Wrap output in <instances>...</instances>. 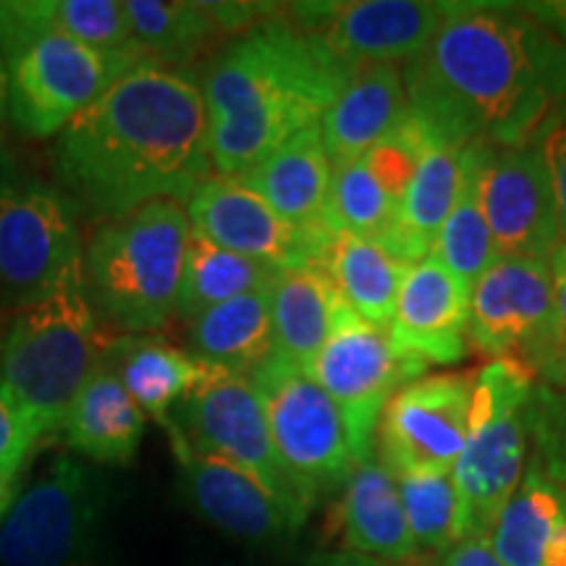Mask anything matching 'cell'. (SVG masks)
I'll return each mask as SVG.
<instances>
[{
	"instance_id": "obj_46",
	"label": "cell",
	"mask_w": 566,
	"mask_h": 566,
	"mask_svg": "<svg viewBox=\"0 0 566 566\" xmlns=\"http://www.w3.org/2000/svg\"><path fill=\"white\" fill-rule=\"evenodd\" d=\"M205 566H229V564H205Z\"/></svg>"
},
{
	"instance_id": "obj_32",
	"label": "cell",
	"mask_w": 566,
	"mask_h": 566,
	"mask_svg": "<svg viewBox=\"0 0 566 566\" xmlns=\"http://www.w3.org/2000/svg\"><path fill=\"white\" fill-rule=\"evenodd\" d=\"M485 142H470L459 158V189L446 218L433 254L457 275L467 292H475L478 281L499 260L491 226L480 202V163Z\"/></svg>"
},
{
	"instance_id": "obj_40",
	"label": "cell",
	"mask_w": 566,
	"mask_h": 566,
	"mask_svg": "<svg viewBox=\"0 0 566 566\" xmlns=\"http://www.w3.org/2000/svg\"><path fill=\"white\" fill-rule=\"evenodd\" d=\"M548 268H551V281H554L556 325H558V334H562V338L566 342V239L548 258Z\"/></svg>"
},
{
	"instance_id": "obj_22",
	"label": "cell",
	"mask_w": 566,
	"mask_h": 566,
	"mask_svg": "<svg viewBox=\"0 0 566 566\" xmlns=\"http://www.w3.org/2000/svg\"><path fill=\"white\" fill-rule=\"evenodd\" d=\"M338 527L346 551L388 564H412L422 556L391 472L378 457L352 472L338 501Z\"/></svg>"
},
{
	"instance_id": "obj_43",
	"label": "cell",
	"mask_w": 566,
	"mask_h": 566,
	"mask_svg": "<svg viewBox=\"0 0 566 566\" xmlns=\"http://www.w3.org/2000/svg\"><path fill=\"white\" fill-rule=\"evenodd\" d=\"M6 124H9V74H6L3 59H0V158L6 155Z\"/></svg>"
},
{
	"instance_id": "obj_33",
	"label": "cell",
	"mask_w": 566,
	"mask_h": 566,
	"mask_svg": "<svg viewBox=\"0 0 566 566\" xmlns=\"http://www.w3.org/2000/svg\"><path fill=\"white\" fill-rule=\"evenodd\" d=\"M134 45L142 55L166 69L181 71L200 59L223 27L218 24L210 3L184 0H124Z\"/></svg>"
},
{
	"instance_id": "obj_20",
	"label": "cell",
	"mask_w": 566,
	"mask_h": 566,
	"mask_svg": "<svg viewBox=\"0 0 566 566\" xmlns=\"http://www.w3.org/2000/svg\"><path fill=\"white\" fill-rule=\"evenodd\" d=\"M472 294L433 252L409 265L388 336L399 354L424 367L457 365L470 352Z\"/></svg>"
},
{
	"instance_id": "obj_42",
	"label": "cell",
	"mask_w": 566,
	"mask_h": 566,
	"mask_svg": "<svg viewBox=\"0 0 566 566\" xmlns=\"http://www.w3.org/2000/svg\"><path fill=\"white\" fill-rule=\"evenodd\" d=\"M304 566H399V564H388V562H380V558L344 548V551H321V554H313Z\"/></svg>"
},
{
	"instance_id": "obj_4",
	"label": "cell",
	"mask_w": 566,
	"mask_h": 566,
	"mask_svg": "<svg viewBox=\"0 0 566 566\" xmlns=\"http://www.w3.org/2000/svg\"><path fill=\"white\" fill-rule=\"evenodd\" d=\"M187 205L147 202L103 218L82 250V279L97 317L129 336L158 334L179 307L187 247Z\"/></svg>"
},
{
	"instance_id": "obj_2",
	"label": "cell",
	"mask_w": 566,
	"mask_h": 566,
	"mask_svg": "<svg viewBox=\"0 0 566 566\" xmlns=\"http://www.w3.org/2000/svg\"><path fill=\"white\" fill-rule=\"evenodd\" d=\"M51 166L55 187L101 218L158 200L187 205L216 176L200 82L139 63L55 137Z\"/></svg>"
},
{
	"instance_id": "obj_27",
	"label": "cell",
	"mask_w": 566,
	"mask_h": 566,
	"mask_svg": "<svg viewBox=\"0 0 566 566\" xmlns=\"http://www.w3.org/2000/svg\"><path fill=\"white\" fill-rule=\"evenodd\" d=\"M268 302L275 354L307 373L323 344L328 342L336 310L342 304V294L328 268L321 263L275 271L268 286Z\"/></svg>"
},
{
	"instance_id": "obj_15",
	"label": "cell",
	"mask_w": 566,
	"mask_h": 566,
	"mask_svg": "<svg viewBox=\"0 0 566 566\" xmlns=\"http://www.w3.org/2000/svg\"><path fill=\"white\" fill-rule=\"evenodd\" d=\"M480 202L499 258L548 260L564 242L546 155L537 145L483 147Z\"/></svg>"
},
{
	"instance_id": "obj_12",
	"label": "cell",
	"mask_w": 566,
	"mask_h": 566,
	"mask_svg": "<svg viewBox=\"0 0 566 566\" xmlns=\"http://www.w3.org/2000/svg\"><path fill=\"white\" fill-rule=\"evenodd\" d=\"M564 344L556 325L548 260H495L472 292L470 346L493 359H516L546 375Z\"/></svg>"
},
{
	"instance_id": "obj_37",
	"label": "cell",
	"mask_w": 566,
	"mask_h": 566,
	"mask_svg": "<svg viewBox=\"0 0 566 566\" xmlns=\"http://www.w3.org/2000/svg\"><path fill=\"white\" fill-rule=\"evenodd\" d=\"M40 446H45L40 424L0 386V480L21 483V475Z\"/></svg>"
},
{
	"instance_id": "obj_21",
	"label": "cell",
	"mask_w": 566,
	"mask_h": 566,
	"mask_svg": "<svg viewBox=\"0 0 566 566\" xmlns=\"http://www.w3.org/2000/svg\"><path fill=\"white\" fill-rule=\"evenodd\" d=\"M409 116L405 69L380 63L359 69L325 111L321 134L331 166L363 158Z\"/></svg>"
},
{
	"instance_id": "obj_25",
	"label": "cell",
	"mask_w": 566,
	"mask_h": 566,
	"mask_svg": "<svg viewBox=\"0 0 566 566\" xmlns=\"http://www.w3.org/2000/svg\"><path fill=\"white\" fill-rule=\"evenodd\" d=\"M71 454L95 464L126 467L145 438V415L134 405L111 363L82 388L61 428Z\"/></svg>"
},
{
	"instance_id": "obj_14",
	"label": "cell",
	"mask_w": 566,
	"mask_h": 566,
	"mask_svg": "<svg viewBox=\"0 0 566 566\" xmlns=\"http://www.w3.org/2000/svg\"><path fill=\"white\" fill-rule=\"evenodd\" d=\"M449 3L438 0H352L294 3L289 21L313 34L349 71L412 63L428 51Z\"/></svg>"
},
{
	"instance_id": "obj_26",
	"label": "cell",
	"mask_w": 566,
	"mask_h": 566,
	"mask_svg": "<svg viewBox=\"0 0 566 566\" xmlns=\"http://www.w3.org/2000/svg\"><path fill=\"white\" fill-rule=\"evenodd\" d=\"M462 147L428 132L422 158L417 163L401 208L380 244L405 265L420 263L433 252L459 189Z\"/></svg>"
},
{
	"instance_id": "obj_36",
	"label": "cell",
	"mask_w": 566,
	"mask_h": 566,
	"mask_svg": "<svg viewBox=\"0 0 566 566\" xmlns=\"http://www.w3.org/2000/svg\"><path fill=\"white\" fill-rule=\"evenodd\" d=\"M533 462L566 493V388L537 384L530 407Z\"/></svg>"
},
{
	"instance_id": "obj_9",
	"label": "cell",
	"mask_w": 566,
	"mask_h": 566,
	"mask_svg": "<svg viewBox=\"0 0 566 566\" xmlns=\"http://www.w3.org/2000/svg\"><path fill=\"white\" fill-rule=\"evenodd\" d=\"M250 378L263 401L275 454L304 504L313 509L325 495L342 491L363 462L334 399L310 373L275 352Z\"/></svg>"
},
{
	"instance_id": "obj_6",
	"label": "cell",
	"mask_w": 566,
	"mask_h": 566,
	"mask_svg": "<svg viewBox=\"0 0 566 566\" xmlns=\"http://www.w3.org/2000/svg\"><path fill=\"white\" fill-rule=\"evenodd\" d=\"M535 386V373L516 359H491L475 373L470 430L454 464L457 541L491 537L525 478Z\"/></svg>"
},
{
	"instance_id": "obj_45",
	"label": "cell",
	"mask_w": 566,
	"mask_h": 566,
	"mask_svg": "<svg viewBox=\"0 0 566 566\" xmlns=\"http://www.w3.org/2000/svg\"><path fill=\"white\" fill-rule=\"evenodd\" d=\"M21 491V483H9V480H0V522H3L6 512H9L13 501Z\"/></svg>"
},
{
	"instance_id": "obj_16",
	"label": "cell",
	"mask_w": 566,
	"mask_h": 566,
	"mask_svg": "<svg viewBox=\"0 0 566 566\" xmlns=\"http://www.w3.org/2000/svg\"><path fill=\"white\" fill-rule=\"evenodd\" d=\"M166 433L189 506L223 535L247 546H279L307 522L239 464L189 443L176 424L168 422Z\"/></svg>"
},
{
	"instance_id": "obj_41",
	"label": "cell",
	"mask_w": 566,
	"mask_h": 566,
	"mask_svg": "<svg viewBox=\"0 0 566 566\" xmlns=\"http://www.w3.org/2000/svg\"><path fill=\"white\" fill-rule=\"evenodd\" d=\"M522 11H525L533 21H537L543 30L551 32L562 42H566V3L564 0H558V3H522Z\"/></svg>"
},
{
	"instance_id": "obj_13",
	"label": "cell",
	"mask_w": 566,
	"mask_h": 566,
	"mask_svg": "<svg viewBox=\"0 0 566 566\" xmlns=\"http://www.w3.org/2000/svg\"><path fill=\"white\" fill-rule=\"evenodd\" d=\"M168 422L176 424L197 449L239 464L279 495L283 504L310 514V506L300 499L275 454L263 401L252 378L210 367L200 386L174 409Z\"/></svg>"
},
{
	"instance_id": "obj_44",
	"label": "cell",
	"mask_w": 566,
	"mask_h": 566,
	"mask_svg": "<svg viewBox=\"0 0 566 566\" xmlns=\"http://www.w3.org/2000/svg\"><path fill=\"white\" fill-rule=\"evenodd\" d=\"M543 378L548 380V386L566 388V344H564L562 354H558V359L554 363V367H551V370L543 375Z\"/></svg>"
},
{
	"instance_id": "obj_7",
	"label": "cell",
	"mask_w": 566,
	"mask_h": 566,
	"mask_svg": "<svg viewBox=\"0 0 566 566\" xmlns=\"http://www.w3.org/2000/svg\"><path fill=\"white\" fill-rule=\"evenodd\" d=\"M108 504V480L61 451L40 478L21 488L0 522V566H111Z\"/></svg>"
},
{
	"instance_id": "obj_5",
	"label": "cell",
	"mask_w": 566,
	"mask_h": 566,
	"mask_svg": "<svg viewBox=\"0 0 566 566\" xmlns=\"http://www.w3.org/2000/svg\"><path fill=\"white\" fill-rule=\"evenodd\" d=\"M111 344L84 289L82 265L11 321L0 342V386L34 417L45 443L61 438L74 399L108 363Z\"/></svg>"
},
{
	"instance_id": "obj_3",
	"label": "cell",
	"mask_w": 566,
	"mask_h": 566,
	"mask_svg": "<svg viewBox=\"0 0 566 566\" xmlns=\"http://www.w3.org/2000/svg\"><path fill=\"white\" fill-rule=\"evenodd\" d=\"M352 76L289 19L273 17L239 34L212 55L200 82L212 171L239 179L294 134L321 124Z\"/></svg>"
},
{
	"instance_id": "obj_39",
	"label": "cell",
	"mask_w": 566,
	"mask_h": 566,
	"mask_svg": "<svg viewBox=\"0 0 566 566\" xmlns=\"http://www.w3.org/2000/svg\"><path fill=\"white\" fill-rule=\"evenodd\" d=\"M438 566H506L495 556L491 537H462L441 556Z\"/></svg>"
},
{
	"instance_id": "obj_17",
	"label": "cell",
	"mask_w": 566,
	"mask_h": 566,
	"mask_svg": "<svg viewBox=\"0 0 566 566\" xmlns=\"http://www.w3.org/2000/svg\"><path fill=\"white\" fill-rule=\"evenodd\" d=\"M475 375H424L401 386L380 417L375 457L391 475L454 470L470 430Z\"/></svg>"
},
{
	"instance_id": "obj_8",
	"label": "cell",
	"mask_w": 566,
	"mask_h": 566,
	"mask_svg": "<svg viewBox=\"0 0 566 566\" xmlns=\"http://www.w3.org/2000/svg\"><path fill=\"white\" fill-rule=\"evenodd\" d=\"M82 265L80 205L0 158V307H32Z\"/></svg>"
},
{
	"instance_id": "obj_24",
	"label": "cell",
	"mask_w": 566,
	"mask_h": 566,
	"mask_svg": "<svg viewBox=\"0 0 566 566\" xmlns=\"http://www.w3.org/2000/svg\"><path fill=\"white\" fill-rule=\"evenodd\" d=\"M48 32L97 51L139 53L122 0H0V55Z\"/></svg>"
},
{
	"instance_id": "obj_18",
	"label": "cell",
	"mask_w": 566,
	"mask_h": 566,
	"mask_svg": "<svg viewBox=\"0 0 566 566\" xmlns=\"http://www.w3.org/2000/svg\"><path fill=\"white\" fill-rule=\"evenodd\" d=\"M187 216L192 231L208 242L275 271L325 263L334 239L325 226L307 229L283 221L242 181L223 176H210L197 187L187 202Z\"/></svg>"
},
{
	"instance_id": "obj_29",
	"label": "cell",
	"mask_w": 566,
	"mask_h": 566,
	"mask_svg": "<svg viewBox=\"0 0 566 566\" xmlns=\"http://www.w3.org/2000/svg\"><path fill=\"white\" fill-rule=\"evenodd\" d=\"M189 323L192 354L216 370L250 378L275 352L268 289L233 296Z\"/></svg>"
},
{
	"instance_id": "obj_30",
	"label": "cell",
	"mask_w": 566,
	"mask_h": 566,
	"mask_svg": "<svg viewBox=\"0 0 566 566\" xmlns=\"http://www.w3.org/2000/svg\"><path fill=\"white\" fill-rule=\"evenodd\" d=\"M566 527V493L535 462L491 530V546L506 566H546Z\"/></svg>"
},
{
	"instance_id": "obj_11",
	"label": "cell",
	"mask_w": 566,
	"mask_h": 566,
	"mask_svg": "<svg viewBox=\"0 0 566 566\" xmlns=\"http://www.w3.org/2000/svg\"><path fill=\"white\" fill-rule=\"evenodd\" d=\"M424 370L428 367L399 354L386 328L367 323L342 300L328 342L307 373L334 399L349 430L354 454L367 462L375 457L388 401Z\"/></svg>"
},
{
	"instance_id": "obj_1",
	"label": "cell",
	"mask_w": 566,
	"mask_h": 566,
	"mask_svg": "<svg viewBox=\"0 0 566 566\" xmlns=\"http://www.w3.org/2000/svg\"><path fill=\"white\" fill-rule=\"evenodd\" d=\"M409 116L451 145L525 147L566 122V42L504 3H449L405 66Z\"/></svg>"
},
{
	"instance_id": "obj_23",
	"label": "cell",
	"mask_w": 566,
	"mask_h": 566,
	"mask_svg": "<svg viewBox=\"0 0 566 566\" xmlns=\"http://www.w3.org/2000/svg\"><path fill=\"white\" fill-rule=\"evenodd\" d=\"M331 179H334V166L325 153L321 124H317L283 142L237 181L271 205L283 221L313 229V226H325Z\"/></svg>"
},
{
	"instance_id": "obj_38",
	"label": "cell",
	"mask_w": 566,
	"mask_h": 566,
	"mask_svg": "<svg viewBox=\"0 0 566 566\" xmlns=\"http://www.w3.org/2000/svg\"><path fill=\"white\" fill-rule=\"evenodd\" d=\"M541 150L546 155L551 179H554L558 212H562V229L566 239V122L543 137Z\"/></svg>"
},
{
	"instance_id": "obj_31",
	"label": "cell",
	"mask_w": 566,
	"mask_h": 566,
	"mask_svg": "<svg viewBox=\"0 0 566 566\" xmlns=\"http://www.w3.org/2000/svg\"><path fill=\"white\" fill-rule=\"evenodd\" d=\"M323 265L354 313L388 331L409 265L396 260L378 239L354 233H334Z\"/></svg>"
},
{
	"instance_id": "obj_35",
	"label": "cell",
	"mask_w": 566,
	"mask_h": 566,
	"mask_svg": "<svg viewBox=\"0 0 566 566\" xmlns=\"http://www.w3.org/2000/svg\"><path fill=\"white\" fill-rule=\"evenodd\" d=\"M394 480L417 546L422 554L443 556L457 543L454 470H415Z\"/></svg>"
},
{
	"instance_id": "obj_19",
	"label": "cell",
	"mask_w": 566,
	"mask_h": 566,
	"mask_svg": "<svg viewBox=\"0 0 566 566\" xmlns=\"http://www.w3.org/2000/svg\"><path fill=\"white\" fill-rule=\"evenodd\" d=\"M428 145V129L407 116L363 158L334 168L325 229L331 233L384 239Z\"/></svg>"
},
{
	"instance_id": "obj_34",
	"label": "cell",
	"mask_w": 566,
	"mask_h": 566,
	"mask_svg": "<svg viewBox=\"0 0 566 566\" xmlns=\"http://www.w3.org/2000/svg\"><path fill=\"white\" fill-rule=\"evenodd\" d=\"M275 268L242 258V254L223 250L192 231L184 260L179 307L176 315L184 321H195L205 310L229 302L233 296L271 286Z\"/></svg>"
},
{
	"instance_id": "obj_28",
	"label": "cell",
	"mask_w": 566,
	"mask_h": 566,
	"mask_svg": "<svg viewBox=\"0 0 566 566\" xmlns=\"http://www.w3.org/2000/svg\"><path fill=\"white\" fill-rule=\"evenodd\" d=\"M108 363L142 415L153 417L160 428L210 370L192 352L155 334L113 338Z\"/></svg>"
},
{
	"instance_id": "obj_10",
	"label": "cell",
	"mask_w": 566,
	"mask_h": 566,
	"mask_svg": "<svg viewBox=\"0 0 566 566\" xmlns=\"http://www.w3.org/2000/svg\"><path fill=\"white\" fill-rule=\"evenodd\" d=\"M9 74V124L30 139H51L97 103L139 63L142 53H111L66 34H38L0 55Z\"/></svg>"
}]
</instances>
